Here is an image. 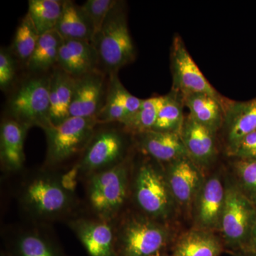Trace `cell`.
<instances>
[{
    "label": "cell",
    "mask_w": 256,
    "mask_h": 256,
    "mask_svg": "<svg viewBox=\"0 0 256 256\" xmlns=\"http://www.w3.org/2000/svg\"><path fill=\"white\" fill-rule=\"evenodd\" d=\"M20 203L25 213L36 222L60 220L72 213L77 204L73 192L62 178L48 172L34 176L23 185Z\"/></svg>",
    "instance_id": "1"
},
{
    "label": "cell",
    "mask_w": 256,
    "mask_h": 256,
    "mask_svg": "<svg viewBox=\"0 0 256 256\" xmlns=\"http://www.w3.org/2000/svg\"><path fill=\"white\" fill-rule=\"evenodd\" d=\"M114 256H156L173 242L169 225L130 214L114 224Z\"/></svg>",
    "instance_id": "2"
},
{
    "label": "cell",
    "mask_w": 256,
    "mask_h": 256,
    "mask_svg": "<svg viewBox=\"0 0 256 256\" xmlns=\"http://www.w3.org/2000/svg\"><path fill=\"white\" fill-rule=\"evenodd\" d=\"M170 62L172 75V90L183 95L191 92H203L213 96L225 108L229 99L224 98L210 85L193 60L182 38L176 34L170 50Z\"/></svg>",
    "instance_id": "10"
},
{
    "label": "cell",
    "mask_w": 256,
    "mask_h": 256,
    "mask_svg": "<svg viewBox=\"0 0 256 256\" xmlns=\"http://www.w3.org/2000/svg\"><path fill=\"white\" fill-rule=\"evenodd\" d=\"M107 77L100 70H96L75 79L70 117L96 118L105 104Z\"/></svg>",
    "instance_id": "13"
},
{
    "label": "cell",
    "mask_w": 256,
    "mask_h": 256,
    "mask_svg": "<svg viewBox=\"0 0 256 256\" xmlns=\"http://www.w3.org/2000/svg\"><path fill=\"white\" fill-rule=\"evenodd\" d=\"M117 2V0H88L82 5V11L92 23L94 35L102 28L108 14Z\"/></svg>",
    "instance_id": "31"
},
{
    "label": "cell",
    "mask_w": 256,
    "mask_h": 256,
    "mask_svg": "<svg viewBox=\"0 0 256 256\" xmlns=\"http://www.w3.org/2000/svg\"><path fill=\"white\" fill-rule=\"evenodd\" d=\"M92 42L98 57L99 70L108 76L118 74L134 60L136 48L128 28L124 2H117Z\"/></svg>",
    "instance_id": "3"
},
{
    "label": "cell",
    "mask_w": 256,
    "mask_h": 256,
    "mask_svg": "<svg viewBox=\"0 0 256 256\" xmlns=\"http://www.w3.org/2000/svg\"><path fill=\"white\" fill-rule=\"evenodd\" d=\"M133 196L143 214L160 223L168 224L178 210L164 171L150 161L143 162L138 168Z\"/></svg>",
    "instance_id": "7"
},
{
    "label": "cell",
    "mask_w": 256,
    "mask_h": 256,
    "mask_svg": "<svg viewBox=\"0 0 256 256\" xmlns=\"http://www.w3.org/2000/svg\"><path fill=\"white\" fill-rule=\"evenodd\" d=\"M111 124H98L90 142L82 152L78 171L86 176L109 169L124 161L127 151V132Z\"/></svg>",
    "instance_id": "9"
},
{
    "label": "cell",
    "mask_w": 256,
    "mask_h": 256,
    "mask_svg": "<svg viewBox=\"0 0 256 256\" xmlns=\"http://www.w3.org/2000/svg\"><path fill=\"white\" fill-rule=\"evenodd\" d=\"M18 60L11 50L1 48L0 50V88L8 92L14 85L16 76Z\"/></svg>",
    "instance_id": "32"
},
{
    "label": "cell",
    "mask_w": 256,
    "mask_h": 256,
    "mask_svg": "<svg viewBox=\"0 0 256 256\" xmlns=\"http://www.w3.org/2000/svg\"><path fill=\"white\" fill-rule=\"evenodd\" d=\"M225 200V183L220 175L213 174L206 178L192 207V227L218 232Z\"/></svg>",
    "instance_id": "12"
},
{
    "label": "cell",
    "mask_w": 256,
    "mask_h": 256,
    "mask_svg": "<svg viewBox=\"0 0 256 256\" xmlns=\"http://www.w3.org/2000/svg\"><path fill=\"white\" fill-rule=\"evenodd\" d=\"M233 182L256 206V160L236 159L233 164Z\"/></svg>",
    "instance_id": "30"
},
{
    "label": "cell",
    "mask_w": 256,
    "mask_h": 256,
    "mask_svg": "<svg viewBox=\"0 0 256 256\" xmlns=\"http://www.w3.org/2000/svg\"><path fill=\"white\" fill-rule=\"evenodd\" d=\"M40 36L31 18L26 14L16 28L10 48L18 62L26 66L34 52Z\"/></svg>",
    "instance_id": "29"
},
{
    "label": "cell",
    "mask_w": 256,
    "mask_h": 256,
    "mask_svg": "<svg viewBox=\"0 0 256 256\" xmlns=\"http://www.w3.org/2000/svg\"><path fill=\"white\" fill-rule=\"evenodd\" d=\"M50 73L30 74L18 84L8 100V118L28 128L38 126L43 130L52 124L50 120Z\"/></svg>",
    "instance_id": "5"
},
{
    "label": "cell",
    "mask_w": 256,
    "mask_h": 256,
    "mask_svg": "<svg viewBox=\"0 0 256 256\" xmlns=\"http://www.w3.org/2000/svg\"><path fill=\"white\" fill-rule=\"evenodd\" d=\"M184 107L183 94L171 90L169 94L164 96V102L152 130L180 134L185 119Z\"/></svg>",
    "instance_id": "26"
},
{
    "label": "cell",
    "mask_w": 256,
    "mask_h": 256,
    "mask_svg": "<svg viewBox=\"0 0 256 256\" xmlns=\"http://www.w3.org/2000/svg\"><path fill=\"white\" fill-rule=\"evenodd\" d=\"M64 40H82L92 42L94 32L92 23L78 6L73 1H65L62 16L55 28Z\"/></svg>",
    "instance_id": "24"
},
{
    "label": "cell",
    "mask_w": 256,
    "mask_h": 256,
    "mask_svg": "<svg viewBox=\"0 0 256 256\" xmlns=\"http://www.w3.org/2000/svg\"><path fill=\"white\" fill-rule=\"evenodd\" d=\"M180 136L188 156L202 170L214 164L218 154L216 133L198 124L188 114Z\"/></svg>",
    "instance_id": "14"
},
{
    "label": "cell",
    "mask_w": 256,
    "mask_h": 256,
    "mask_svg": "<svg viewBox=\"0 0 256 256\" xmlns=\"http://www.w3.org/2000/svg\"><path fill=\"white\" fill-rule=\"evenodd\" d=\"M28 129L10 118H6L2 122L0 160L4 171L15 172L22 169L25 160L24 144Z\"/></svg>",
    "instance_id": "19"
},
{
    "label": "cell",
    "mask_w": 256,
    "mask_h": 256,
    "mask_svg": "<svg viewBox=\"0 0 256 256\" xmlns=\"http://www.w3.org/2000/svg\"><path fill=\"white\" fill-rule=\"evenodd\" d=\"M156 256H173L172 254H166V252H162V254H159V255H158Z\"/></svg>",
    "instance_id": "36"
},
{
    "label": "cell",
    "mask_w": 256,
    "mask_h": 256,
    "mask_svg": "<svg viewBox=\"0 0 256 256\" xmlns=\"http://www.w3.org/2000/svg\"><path fill=\"white\" fill-rule=\"evenodd\" d=\"M248 252H256V218L252 228Z\"/></svg>",
    "instance_id": "34"
},
{
    "label": "cell",
    "mask_w": 256,
    "mask_h": 256,
    "mask_svg": "<svg viewBox=\"0 0 256 256\" xmlns=\"http://www.w3.org/2000/svg\"><path fill=\"white\" fill-rule=\"evenodd\" d=\"M224 242L214 232L192 228L175 239L171 246L174 256H220Z\"/></svg>",
    "instance_id": "20"
},
{
    "label": "cell",
    "mask_w": 256,
    "mask_h": 256,
    "mask_svg": "<svg viewBox=\"0 0 256 256\" xmlns=\"http://www.w3.org/2000/svg\"><path fill=\"white\" fill-rule=\"evenodd\" d=\"M68 225L89 256H114V222L78 218L70 220Z\"/></svg>",
    "instance_id": "15"
},
{
    "label": "cell",
    "mask_w": 256,
    "mask_h": 256,
    "mask_svg": "<svg viewBox=\"0 0 256 256\" xmlns=\"http://www.w3.org/2000/svg\"><path fill=\"white\" fill-rule=\"evenodd\" d=\"M1 256H10L8 255V252H2Z\"/></svg>",
    "instance_id": "37"
},
{
    "label": "cell",
    "mask_w": 256,
    "mask_h": 256,
    "mask_svg": "<svg viewBox=\"0 0 256 256\" xmlns=\"http://www.w3.org/2000/svg\"><path fill=\"white\" fill-rule=\"evenodd\" d=\"M166 183L178 210L192 214L194 202L206 178L190 158L184 156L165 164Z\"/></svg>",
    "instance_id": "11"
},
{
    "label": "cell",
    "mask_w": 256,
    "mask_h": 256,
    "mask_svg": "<svg viewBox=\"0 0 256 256\" xmlns=\"http://www.w3.org/2000/svg\"><path fill=\"white\" fill-rule=\"evenodd\" d=\"M223 128L229 154L242 138L256 130V97L246 101L229 99L224 108Z\"/></svg>",
    "instance_id": "16"
},
{
    "label": "cell",
    "mask_w": 256,
    "mask_h": 256,
    "mask_svg": "<svg viewBox=\"0 0 256 256\" xmlns=\"http://www.w3.org/2000/svg\"><path fill=\"white\" fill-rule=\"evenodd\" d=\"M64 2L62 0H30L28 14L40 35L55 30Z\"/></svg>",
    "instance_id": "28"
},
{
    "label": "cell",
    "mask_w": 256,
    "mask_h": 256,
    "mask_svg": "<svg viewBox=\"0 0 256 256\" xmlns=\"http://www.w3.org/2000/svg\"><path fill=\"white\" fill-rule=\"evenodd\" d=\"M98 124L96 117H70L62 124L44 128L47 142L46 166L53 168L82 156Z\"/></svg>",
    "instance_id": "8"
},
{
    "label": "cell",
    "mask_w": 256,
    "mask_h": 256,
    "mask_svg": "<svg viewBox=\"0 0 256 256\" xmlns=\"http://www.w3.org/2000/svg\"><path fill=\"white\" fill-rule=\"evenodd\" d=\"M6 252L10 256H66L52 237L36 228L16 234L10 240Z\"/></svg>",
    "instance_id": "21"
},
{
    "label": "cell",
    "mask_w": 256,
    "mask_h": 256,
    "mask_svg": "<svg viewBox=\"0 0 256 256\" xmlns=\"http://www.w3.org/2000/svg\"><path fill=\"white\" fill-rule=\"evenodd\" d=\"M226 200L220 218V236L225 250L232 254L248 252L256 206L244 196L233 180L225 181Z\"/></svg>",
    "instance_id": "6"
},
{
    "label": "cell",
    "mask_w": 256,
    "mask_h": 256,
    "mask_svg": "<svg viewBox=\"0 0 256 256\" xmlns=\"http://www.w3.org/2000/svg\"><path fill=\"white\" fill-rule=\"evenodd\" d=\"M164 99V96L142 99L140 108L121 122L122 129L128 134L134 136L152 130Z\"/></svg>",
    "instance_id": "27"
},
{
    "label": "cell",
    "mask_w": 256,
    "mask_h": 256,
    "mask_svg": "<svg viewBox=\"0 0 256 256\" xmlns=\"http://www.w3.org/2000/svg\"><path fill=\"white\" fill-rule=\"evenodd\" d=\"M130 162L127 158L109 169L88 176L87 198L96 218L114 222L126 204Z\"/></svg>",
    "instance_id": "4"
},
{
    "label": "cell",
    "mask_w": 256,
    "mask_h": 256,
    "mask_svg": "<svg viewBox=\"0 0 256 256\" xmlns=\"http://www.w3.org/2000/svg\"><path fill=\"white\" fill-rule=\"evenodd\" d=\"M228 156L236 159L256 160V130L242 138Z\"/></svg>",
    "instance_id": "33"
},
{
    "label": "cell",
    "mask_w": 256,
    "mask_h": 256,
    "mask_svg": "<svg viewBox=\"0 0 256 256\" xmlns=\"http://www.w3.org/2000/svg\"><path fill=\"white\" fill-rule=\"evenodd\" d=\"M234 256H256V252H244L234 254Z\"/></svg>",
    "instance_id": "35"
},
{
    "label": "cell",
    "mask_w": 256,
    "mask_h": 256,
    "mask_svg": "<svg viewBox=\"0 0 256 256\" xmlns=\"http://www.w3.org/2000/svg\"><path fill=\"white\" fill-rule=\"evenodd\" d=\"M64 38L56 30L40 35L36 48L26 64L30 74L50 73L58 60Z\"/></svg>",
    "instance_id": "25"
},
{
    "label": "cell",
    "mask_w": 256,
    "mask_h": 256,
    "mask_svg": "<svg viewBox=\"0 0 256 256\" xmlns=\"http://www.w3.org/2000/svg\"><path fill=\"white\" fill-rule=\"evenodd\" d=\"M137 144L144 154L160 163L172 162L188 156L180 134L149 130L136 136Z\"/></svg>",
    "instance_id": "18"
},
{
    "label": "cell",
    "mask_w": 256,
    "mask_h": 256,
    "mask_svg": "<svg viewBox=\"0 0 256 256\" xmlns=\"http://www.w3.org/2000/svg\"><path fill=\"white\" fill-rule=\"evenodd\" d=\"M184 96L185 107L197 122L217 133L223 128L224 110L213 96L203 92H191Z\"/></svg>",
    "instance_id": "23"
},
{
    "label": "cell",
    "mask_w": 256,
    "mask_h": 256,
    "mask_svg": "<svg viewBox=\"0 0 256 256\" xmlns=\"http://www.w3.org/2000/svg\"><path fill=\"white\" fill-rule=\"evenodd\" d=\"M75 78L55 66L50 73V120L54 126L70 118Z\"/></svg>",
    "instance_id": "22"
},
{
    "label": "cell",
    "mask_w": 256,
    "mask_h": 256,
    "mask_svg": "<svg viewBox=\"0 0 256 256\" xmlns=\"http://www.w3.org/2000/svg\"><path fill=\"white\" fill-rule=\"evenodd\" d=\"M56 66L76 78L99 70L98 57L92 42L64 40Z\"/></svg>",
    "instance_id": "17"
}]
</instances>
